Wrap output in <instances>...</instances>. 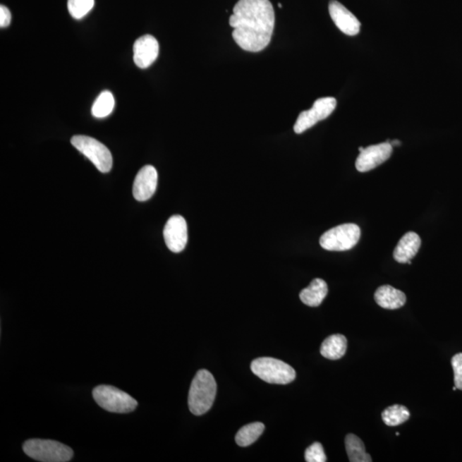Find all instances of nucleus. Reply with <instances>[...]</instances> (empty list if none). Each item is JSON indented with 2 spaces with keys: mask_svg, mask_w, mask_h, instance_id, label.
Segmentation results:
<instances>
[{
  "mask_svg": "<svg viewBox=\"0 0 462 462\" xmlns=\"http://www.w3.org/2000/svg\"><path fill=\"white\" fill-rule=\"evenodd\" d=\"M232 37L242 49L258 52L271 42L275 12L270 0H239L233 8Z\"/></svg>",
  "mask_w": 462,
  "mask_h": 462,
  "instance_id": "obj_1",
  "label": "nucleus"
},
{
  "mask_svg": "<svg viewBox=\"0 0 462 462\" xmlns=\"http://www.w3.org/2000/svg\"><path fill=\"white\" fill-rule=\"evenodd\" d=\"M217 384L207 370H200L192 381L188 392V408L193 415L200 416L210 411L214 403Z\"/></svg>",
  "mask_w": 462,
  "mask_h": 462,
  "instance_id": "obj_2",
  "label": "nucleus"
},
{
  "mask_svg": "<svg viewBox=\"0 0 462 462\" xmlns=\"http://www.w3.org/2000/svg\"><path fill=\"white\" fill-rule=\"evenodd\" d=\"M26 455L42 462H67L72 459V449L59 442L48 439H30L23 445Z\"/></svg>",
  "mask_w": 462,
  "mask_h": 462,
  "instance_id": "obj_3",
  "label": "nucleus"
},
{
  "mask_svg": "<svg viewBox=\"0 0 462 462\" xmlns=\"http://www.w3.org/2000/svg\"><path fill=\"white\" fill-rule=\"evenodd\" d=\"M92 397L100 408L111 413H131L138 405L134 397L111 385L95 387L92 389Z\"/></svg>",
  "mask_w": 462,
  "mask_h": 462,
  "instance_id": "obj_4",
  "label": "nucleus"
},
{
  "mask_svg": "<svg viewBox=\"0 0 462 462\" xmlns=\"http://www.w3.org/2000/svg\"><path fill=\"white\" fill-rule=\"evenodd\" d=\"M252 372L269 384H288L296 379V371L284 361L262 357L253 361Z\"/></svg>",
  "mask_w": 462,
  "mask_h": 462,
  "instance_id": "obj_5",
  "label": "nucleus"
},
{
  "mask_svg": "<svg viewBox=\"0 0 462 462\" xmlns=\"http://www.w3.org/2000/svg\"><path fill=\"white\" fill-rule=\"evenodd\" d=\"M360 229L355 224H344L331 229L320 237V246L328 251H347L358 243Z\"/></svg>",
  "mask_w": 462,
  "mask_h": 462,
  "instance_id": "obj_6",
  "label": "nucleus"
},
{
  "mask_svg": "<svg viewBox=\"0 0 462 462\" xmlns=\"http://www.w3.org/2000/svg\"><path fill=\"white\" fill-rule=\"evenodd\" d=\"M71 144L102 174H107L111 170L114 160L111 152L99 140L87 135H75L71 139Z\"/></svg>",
  "mask_w": 462,
  "mask_h": 462,
  "instance_id": "obj_7",
  "label": "nucleus"
},
{
  "mask_svg": "<svg viewBox=\"0 0 462 462\" xmlns=\"http://www.w3.org/2000/svg\"><path fill=\"white\" fill-rule=\"evenodd\" d=\"M336 99L333 97L316 100L310 110L300 112L294 126L296 134H301L315 126L317 123L327 118L335 111Z\"/></svg>",
  "mask_w": 462,
  "mask_h": 462,
  "instance_id": "obj_8",
  "label": "nucleus"
},
{
  "mask_svg": "<svg viewBox=\"0 0 462 462\" xmlns=\"http://www.w3.org/2000/svg\"><path fill=\"white\" fill-rule=\"evenodd\" d=\"M392 151L393 147L388 142L364 148L356 159L357 171L367 172L373 170L391 158Z\"/></svg>",
  "mask_w": 462,
  "mask_h": 462,
  "instance_id": "obj_9",
  "label": "nucleus"
},
{
  "mask_svg": "<svg viewBox=\"0 0 462 462\" xmlns=\"http://www.w3.org/2000/svg\"><path fill=\"white\" fill-rule=\"evenodd\" d=\"M164 238L166 246L171 252L180 253L188 243V226L183 217H171L164 229Z\"/></svg>",
  "mask_w": 462,
  "mask_h": 462,
  "instance_id": "obj_10",
  "label": "nucleus"
},
{
  "mask_svg": "<svg viewBox=\"0 0 462 462\" xmlns=\"http://www.w3.org/2000/svg\"><path fill=\"white\" fill-rule=\"evenodd\" d=\"M329 12L332 21L344 34L355 36L360 33V23L359 20L341 3L336 0L329 2Z\"/></svg>",
  "mask_w": 462,
  "mask_h": 462,
  "instance_id": "obj_11",
  "label": "nucleus"
},
{
  "mask_svg": "<svg viewBox=\"0 0 462 462\" xmlns=\"http://www.w3.org/2000/svg\"><path fill=\"white\" fill-rule=\"evenodd\" d=\"M158 183V172L152 166L140 169L133 185V195L138 202H146L154 195Z\"/></svg>",
  "mask_w": 462,
  "mask_h": 462,
  "instance_id": "obj_12",
  "label": "nucleus"
},
{
  "mask_svg": "<svg viewBox=\"0 0 462 462\" xmlns=\"http://www.w3.org/2000/svg\"><path fill=\"white\" fill-rule=\"evenodd\" d=\"M134 61L140 69H146L159 56V46L154 36L146 35L136 39L133 47Z\"/></svg>",
  "mask_w": 462,
  "mask_h": 462,
  "instance_id": "obj_13",
  "label": "nucleus"
},
{
  "mask_svg": "<svg viewBox=\"0 0 462 462\" xmlns=\"http://www.w3.org/2000/svg\"><path fill=\"white\" fill-rule=\"evenodd\" d=\"M420 245V236L415 232H408L401 237L394 250V259L399 263H408L418 254Z\"/></svg>",
  "mask_w": 462,
  "mask_h": 462,
  "instance_id": "obj_14",
  "label": "nucleus"
},
{
  "mask_svg": "<svg viewBox=\"0 0 462 462\" xmlns=\"http://www.w3.org/2000/svg\"><path fill=\"white\" fill-rule=\"evenodd\" d=\"M375 298L379 306L389 310L403 307L407 300V297L403 291L393 288L391 285H384L377 288Z\"/></svg>",
  "mask_w": 462,
  "mask_h": 462,
  "instance_id": "obj_15",
  "label": "nucleus"
},
{
  "mask_svg": "<svg viewBox=\"0 0 462 462\" xmlns=\"http://www.w3.org/2000/svg\"><path fill=\"white\" fill-rule=\"evenodd\" d=\"M328 294L327 284L323 279H313L309 286L300 293V298L308 307H319Z\"/></svg>",
  "mask_w": 462,
  "mask_h": 462,
  "instance_id": "obj_16",
  "label": "nucleus"
},
{
  "mask_svg": "<svg viewBox=\"0 0 462 462\" xmlns=\"http://www.w3.org/2000/svg\"><path fill=\"white\" fill-rule=\"evenodd\" d=\"M348 341L344 335L336 334L327 337L321 345L320 353L324 358L336 360L346 353Z\"/></svg>",
  "mask_w": 462,
  "mask_h": 462,
  "instance_id": "obj_17",
  "label": "nucleus"
},
{
  "mask_svg": "<svg viewBox=\"0 0 462 462\" xmlns=\"http://www.w3.org/2000/svg\"><path fill=\"white\" fill-rule=\"evenodd\" d=\"M345 447H346L349 461L371 462L372 461L371 456L365 452L363 442L355 434H348L346 437Z\"/></svg>",
  "mask_w": 462,
  "mask_h": 462,
  "instance_id": "obj_18",
  "label": "nucleus"
},
{
  "mask_svg": "<svg viewBox=\"0 0 462 462\" xmlns=\"http://www.w3.org/2000/svg\"><path fill=\"white\" fill-rule=\"evenodd\" d=\"M265 431V425L260 422L248 424L239 430L236 436V444L241 447H248L262 435Z\"/></svg>",
  "mask_w": 462,
  "mask_h": 462,
  "instance_id": "obj_19",
  "label": "nucleus"
},
{
  "mask_svg": "<svg viewBox=\"0 0 462 462\" xmlns=\"http://www.w3.org/2000/svg\"><path fill=\"white\" fill-rule=\"evenodd\" d=\"M115 99L109 91H103L92 107V114L97 118H107L114 109Z\"/></svg>",
  "mask_w": 462,
  "mask_h": 462,
  "instance_id": "obj_20",
  "label": "nucleus"
},
{
  "mask_svg": "<svg viewBox=\"0 0 462 462\" xmlns=\"http://www.w3.org/2000/svg\"><path fill=\"white\" fill-rule=\"evenodd\" d=\"M411 418V412L404 406L393 405L382 413V419L389 427H396L405 423Z\"/></svg>",
  "mask_w": 462,
  "mask_h": 462,
  "instance_id": "obj_21",
  "label": "nucleus"
},
{
  "mask_svg": "<svg viewBox=\"0 0 462 462\" xmlns=\"http://www.w3.org/2000/svg\"><path fill=\"white\" fill-rule=\"evenodd\" d=\"M68 10L72 18L82 19L95 6V0H68Z\"/></svg>",
  "mask_w": 462,
  "mask_h": 462,
  "instance_id": "obj_22",
  "label": "nucleus"
},
{
  "mask_svg": "<svg viewBox=\"0 0 462 462\" xmlns=\"http://www.w3.org/2000/svg\"><path fill=\"white\" fill-rule=\"evenodd\" d=\"M305 460L308 462L327 461L322 444L315 443L308 447L305 452Z\"/></svg>",
  "mask_w": 462,
  "mask_h": 462,
  "instance_id": "obj_23",
  "label": "nucleus"
},
{
  "mask_svg": "<svg viewBox=\"0 0 462 462\" xmlns=\"http://www.w3.org/2000/svg\"><path fill=\"white\" fill-rule=\"evenodd\" d=\"M452 367L454 370V381L455 387L462 391V353H457L451 360Z\"/></svg>",
  "mask_w": 462,
  "mask_h": 462,
  "instance_id": "obj_24",
  "label": "nucleus"
},
{
  "mask_svg": "<svg viewBox=\"0 0 462 462\" xmlns=\"http://www.w3.org/2000/svg\"><path fill=\"white\" fill-rule=\"evenodd\" d=\"M11 21V11L5 6H0V27L6 28Z\"/></svg>",
  "mask_w": 462,
  "mask_h": 462,
  "instance_id": "obj_25",
  "label": "nucleus"
},
{
  "mask_svg": "<svg viewBox=\"0 0 462 462\" xmlns=\"http://www.w3.org/2000/svg\"><path fill=\"white\" fill-rule=\"evenodd\" d=\"M391 144V146H400L401 142L399 140H392V142H388Z\"/></svg>",
  "mask_w": 462,
  "mask_h": 462,
  "instance_id": "obj_26",
  "label": "nucleus"
},
{
  "mask_svg": "<svg viewBox=\"0 0 462 462\" xmlns=\"http://www.w3.org/2000/svg\"><path fill=\"white\" fill-rule=\"evenodd\" d=\"M279 6L280 8H282V5H281V4H279Z\"/></svg>",
  "mask_w": 462,
  "mask_h": 462,
  "instance_id": "obj_27",
  "label": "nucleus"
}]
</instances>
